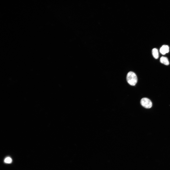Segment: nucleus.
<instances>
[{"mask_svg":"<svg viewBox=\"0 0 170 170\" xmlns=\"http://www.w3.org/2000/svg\"><path fill=\"white\" fill-rule=\"evenodd\" d=\"M127 80L128 83L132 86L135 85L137 83V78L135 73L133 72L130 71L127 74Z\"/></svg>","mask_w":170,"mask_h":170,"instance_id":"nucleus-1","label":"nucleus"},{"mask_svg":"<svg viewBox=\"0 0 170 170\" xmlns=\"http://www.w3.org/2000/svg\"><path fill=\"white\" fill-rule=\"evenodd\" d=\"M140 103L142 106L146 108H150L152 105L151 101L149 98H142L140 100Z\"/></svg>","mask_w":170,"mask_h":170,"instance_id":"nucleus-2","label":"nucleus"},{"mask_svg":"<svg viewBox=\"0 0 170 170\" xmlns=\"http://www.w3.org/2000/svg\"><path fill=\"white\" fill-rule=\"evenodd\" d=\"M169 51V47L167 45H163L160 48V53L163 55H164L168 53Z\"/></svg>","mask_w":170,"mask_h":170,"instance_id":"nucleus-3","label":"nucleus"},{"mask_svg":"<svg viewBox=\"0 0 170 170\" xmlns=\"http://www.w3.org/2000/svg\"><path fill=\"white\" fill-rule=\"evenodd\" d=\"M161 62L166 65H168L169 63L168 58L166 57L162 56L160 59Z\"/></svg>","mask_w":170,"mask_h":170,"instance_id":"nucleus-4","label":"nucleus"},{"mask_svg":"<svg viewBox=\"0 0 170 170\" xmlns=\"http://www.w3.org/2000/svg\"><path fill=\"white\" fill-rule=\"evenodd\" d=\"M152 55L153 57L155 59H157L159 57L158 51L156 48H153L152 51Z\"/></svg>","mask_w":170,"mask_h":170,"instance_id":"nucleus-5","label":"nucleus"},{"mask_svg":"<svg viewBox=\"0 0 170 170\" xmlns=\"http://www.w3.org/2000/svg\"><path fill=\"white\" fill-rule=\"evenodd\" d=\"M4 162L5 163H10L12 162V160L10 157H7L4 160Z\"/></svg>","mask_w":170,"mask_h":170,"instance_id":"nucleus-6","label":"nucleus"}]
</instances>
